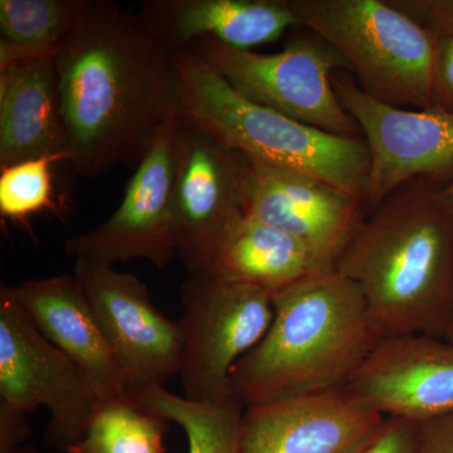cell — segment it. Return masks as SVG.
Masks as SVG:
<instances>
[{"mask_svg": "<svg viewBox=\"0 0 453 453\" xmlns=\"http://www.w3.org/2000/svg\"><path fill=\"white\" fill-rule=\"evenodd\" d=\"M67 162L97 178L136 168L160 131L181 119L172 53L136 9L88 0L56 55Z\"/></svg>", "mask_w": 453, "mask_h": 453, "instance_id": "cell-1", "label": "cell"}, {"mask_svg": "<svg viewBox=\"0 0 453 453\" xmlns=\"http://www.w3.org/2000/svg\"><path fill=\"white\" fill-rule=\"evenodd\" d=\"M335 270L357 283L384 339L443 338L453 321V211L419 178L365 217Z\"/></svg>", "mask_w": 453, "mask_h": 453, "instance_id": "cell-2", "label": "cell"}, {"mask_svg": "<svg viewBox=\"0 0 453 453\" xmlns=\"http://www.w3.org/2000/svg\"><path fill=\"white\" fill-rule=\"evenodd\" d=\"M273 323L235 365L244 408L342 390L384 339L357 283L315 271L273 296Z\"/></svg>", "mask_w": 453, "mask_h": 453, "instance_id": "cell-3", "label": "cell"}, {"mask_svg": "<svg viewBox=\"0 0 453 453\" xmlns=\"http://www.w3.org/2000/svg\"><path fill=\"white\" fill-rule=\"evenodd\" d=\"M181 119L249 160L320 179L365 202L368 145L258 105L234 91L189 50L172 53Z\"/></svg>", "mask_w": 453, "mask_h": 453, "instance_id": "cell-4", "label": "cell"}, {"mask_svg": "<svg viewBox=\"0 0 453 453\" xmlns=\"http://www.w3.org/2000/svg\"><path fill=\"white\" fill-rule=\"evenodd\" d=\"M301 27L332 44L369 96L434 106L436 37L390 0H291Z\"/></svg>", "mask_w": 453, "mask_h": 453, "instance_id": "cell-5", "label": "cell"}, {"mask_svg": "<svg viewBox=\"0 0 453 453\" xmlns=\"http://www.w3.org/2000/svg\"><path fill=\"white\" fill-rule=\"evenodd\" d=\"M186 50L222 77L247 100L309 127L342 136H359V127L340 104L332 77L349 68L332 44L314 35L292 37L276 53L232 49L199 38Z\"/></svg>", "mask_w": 453, "mask_h": 453, "instance_id": "cell-6", "label": "cell"}, {"mask_svg": "<svg viewBox=\"0 0 453 453\" xmlns=\"http://www.w3.org/2000/svg\"><path fill=\"white\" fill-rule=\"evenodd\" d=\"M101 402L88 375L0 286V408L28 416L46 407L44 442L67 453L85 436Z\"/></svg>", "mask_w": 453, "mask_h": 453, "instance_id": "cell-7", "label": "cell"}, {"mask_svg": "<svg viewBox=\"0 0 453 453\" xmlns=\"http://www.w3.org/2000/svg\"><path fill=\"white\" fill-rule=\"evenodd\" d=\"M180 301L179 377L184 396L214 401L234 395L231 372L270 329L275 315L273 295L210 276L188 275Z\"/></svg>", "mask_w": 453, "mask_h": 453, "instance_id": "cell-8", "label": "cell"}, {"mask_svg": "<svg viewBox=\"0 0 453 453\" xmlns=\"http://www.w3.org/2000/svg\"><path fill=\"white\" fill-rule=\"evenodd\" d=\"M333 88L368 145L365 207L377 210L399 188L419 178L449 183L453 177V112L438 106L402 109L369 96L357 80L334 73Z\"/></svg>", "mask_w": 453, "mask_h": 453, "instance_id": "cell-9", "label": "cell"}, {"mask_svg": "<svg viewBox=\"0 0 453 453\" xmlns=\"http://www.w3.org/2000/svg\"><path fill=\"white\" fill-rule=\"evenodd\" d=\"M249 168L244 155L180 119L174 142L173 228L188 275H204L223 229L243 213Z\"/></svg>", "mask_w": 453, "mask_h": 453, "instance_id": "cell-10", "label": "cell"}, {"mask_svg": "<svg viewBox=\"0 0 453 453\" xmlns=\"http://www.w3.org/2000/svg\"><path fill=\"white\" fill-rule=\"evenodd\" d=\"M73 273L118 359L130 395L165 387L179 375L183 354L180 324L154 305L148 286L139 277L88 259H74Z\"/></svg>", "mask_w": 453, "mask_h": 453, "instance_id": "cell-11", "label": "cell"}, {"mask_svg": "<svg viewBox=\"0 0 453 453\" xmlns=\"http://www.w3.org/2000/svg\"><path fill=\"white\" fill-rule=\"evenodd\" d=\"M179 121L160 131L125 188L118 210L96 228L68 238L65 255L106 266L135 259H144L160 270L172 264L177 256L173 184Z\"/></svg>", "mask_w": 453, "mask_h": 453, "instance_id": "cell-12", "label": "cell"}, {"mask_svg": "<svg viewBox=\"0 0 453 453\" xmlns=\"http://www.w3.org/2000/svg\"><path fill=\"white\" fill-rule=\"evenodd\" d=\"M243 213L281 229L332 270L365 219V202L320 179L249 160Z\"/></svg>", "mask_w": 453, "mask_h": 453, "instance_id": "cell-13", "label": "cell"}, {"mask_svg": "<svg viewBox=\"0 0 453 453\" xmlns=\"http://www.w3.org/2000/svg\"><path fill=\"white\" fill-rule=\"evenodd\" d=\"M342 390L386 418L422 423L453 412V342L421 334L383 339Z\"/></svg>", "mask_w": 453, "mask_h": 453, "instance_id": "cell-14", "label": "cell"}, {"mask_svg": "<svg viewBox=\"0 0 453 453\" xmlns=\"http://www.w3.org/2000/svg\"><path fill=\"white\" fill-rule=\"evenodd\" d=\"M387 418L345 390L246 408L241 453H365Z\"/></svg>", "mask_w": 453, "mask_h": 453, "instance_id": "cell-15", "label": "cell"}, {"mask_svg": "<svg viewBox=\"0 0 453 453\" xmlns=\"http://www.w3.org/2000/svg\"><path fill=\"white\" fill-rule=\"evenodd\" d=\"M2 286L42 335L88 375L103 401L131 399L118 359L74 273Z\"/></svg>", "mask_w": 453, "mask_h": 453, "instance_id": "cell-16", "label": "cell"}, {"mask_svg": "<svg viewBox=\"0 0 453 453\" xmlns=\"http://www.w3.org/2000/svg\"><path fill=\"white\" fill-rule=\"evenodd\" d=\"M138 12L170 53L199 38L252 50L301 27L291 0H142Z\"/></svg>", "mask_w": 453, "mask_h": 453, "instance_id": "cell-17", "label": "cell"}, {"mask_svg": "<svg viewBox=\"0 0 453 453\" xmlns=\"http://www.w3.org/2000/svg\"><path fill=\"white\" fill-rule=\"evenodd\" d=\"M52 155L67 162L56 55L0 67V169Z\"/></svg>", "mask_w": 453, "mask_h": 453, "instance_id": "cell-18", "label": "cell"}, {"mask_svg": "<svg viewBox=\"0 0 453 453\" xmlns=\"http://www.w3.org/2000/svg\"><path fill=\"white\" fill-rule=\"evenodd\" d=\"M319 270L308 249L276 226L238 214L219 235L204 275L270 295Z\"/></svg>", "mask_w": 453, "mask_h": 453, "instance_id": "cell-19", "label": "cell"}, {"mask_svg": "<svg viewBox=\"0 0 453 453\" xmlns=\"http://www.w3.org/2000/svg\"><path fill=\"white\" fill-rule=\"evenodd\" d=\"M134 402L183 428L188 453H241L243 404L234 395L214 401H192L165 387L139 390Z\"/></svg>", "mask_w": 453, "mask_h": 453, "instance_id": "cell-20", "label": "cell"}, {"mask_svg": "<svg viewBox=\"0 0 453 453\" xmlns=\"http://www.w3.org/2000/svg\"><path fill=\"white\" fill-rule=\"evenodd\" d=\"M88 0H0V67L57 55Z\"/></svg>", "mask_w": 453, "mask_h": 453, "instance_id": "cell-21", "label": "cell"}, {"mask_svg": "<svg viewBox=\"0 0 453 453\" xmlns=\"http://www.w3.org/2000/svg\"><path fill=\"white\" fill-rule=\"evenodd\" d=\"M166 423L133 398L103 401L85 436L67 453H165Z\"/></svg>", "mask_w": 453, "mask_h": 453, "instance_id": "cell-22", "label": "cell"}, {"mask_svg": "<svg viewBox=\"0 0 453 453\" xmlns=\"http://www.w3.org/2000/svg\"><path fill=\"white\" fill-rule=\"evenodd\" d=\"M65 157H35L0 169V216L25 223L33 214L57 211L52 166Z\"/></svg>", "mask_w": 453, "mask_h": 453, "instance_id": "cell-23", "label": "cell"}, {"mask_svg": "<svg viewBox=\"0 0 453 453\" xmlns=\"http://www.w3.org/2000/svg\"><path fill=\"white\" fill-rule=\"evenodd\" d=\"M434 105L453 112V33L437 38Z\"/></svg>", "mask_w": 453, "mask_h": 453, "instance_id": "cell-24", "label": "cell"}, {"mask_svg": "<svg viewBox=\"0 0 453 453\" xmlns=\"http://www.w3.org/2000/svg\"><path fill=\"white\" fill-rule=\"evenodd\" d=\"M417 436L418 423L387 418L380 437L365 453H414Z\"/></svg>", "mask_w": 453, "mask_h": 453, "instance_id": "cell-25", "label": "cell"}, {"mask_svg": "<svg viewBox=\"0 0 453 453\" xmlns=\"http://www.w3.org/2000/svg\"><path fill=\"white\" fill-rule=\"evenodd\" d=\"M414 453H453V412L418 423Z\"/></svg>", "mask_w": 453, "mask_h": 453, "instance_id": "cell-26", "label": "cell"}, {"mask_svg": "<svg viewBox=\"0 0 453 453\" xmlns=\"http://www.w3.org/2000/svg\"><path fill=\"white\" fill-rule=\"evenodd\" d=\"M31 436L28 416L0 408V453L27 445Z\"/></svg>", "mask_w": 453, "mask_h": 453, "instance_id": "cell-27", "label": "cell"}, {"mask_svg": "<svg viewBox=\"0 0 453 453\" xmlns=\"http://www.w3.org/2000/svg\"><path fill=\"white\" fill-rule=\"evenodd\" d=\"M3 453H40L32 443H27L25 446L17 447V449H11V451Z\"/></svg>", "mask_w": 453, "mask_h": 453, "instance_id": "cell-28", "label": "cell"}, {"mask_svg": "<svg viewBox=\"0 0 453 453\" xmlns=\"http://www.w3.org/2000/svg\"><path fill=\"white\" fill-rule=\"evenodd\" d=\"M445 195L447 201H449V205H451L453 211V177L449 183L445 184Z\"/></svg>", "mask_w": 453, "mask_h": 453, "instance_id": "cell-29", "label": "cell"}, {"mask_svg": "<svg viewBox=\"0 0 453 453\" xmlns=\"http://www.w3.org/2000/svg\"><path fill=\"white\" fill-rule=\"evenodd\" d=\"M447 340V342H453V321L451 325H449V329L446 330L445 335H443V338Z\"/></svg>", "mask_w": 453, "mask_h": 453, "instance_id": "cell-30", "label": "cell"}]
</instances>
